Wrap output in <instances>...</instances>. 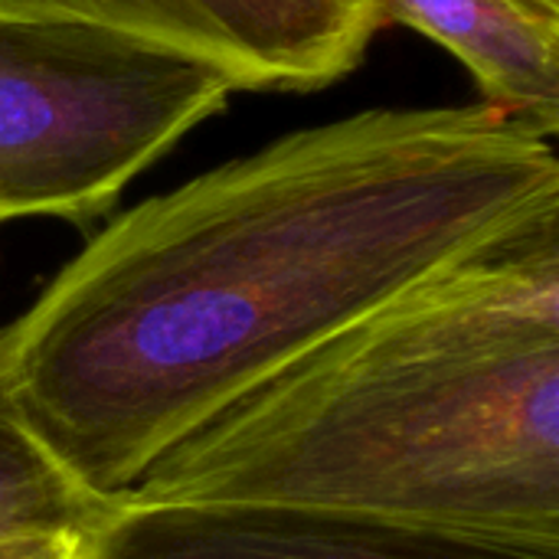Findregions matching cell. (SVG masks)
Wrapping results in <instances>:
<instances>
[{
    "mask_svg": "<svg viewBox=\"0 0 559 559\" xmlns=\"http://www.w3.org/2000/svg\"><path fill=\"white\" fill-rule=\"evenodd\" d=\"M550 216L554 141L488 102L298 128L108 219L0 328V396L121 501L337 331Z\"/></svg>",
    "mask_w": 559,
    "mask_h": 559,
    "instance_id": "1",
    "label": "cell"
},
{
    "mask_svg": "<svg viewBox=\"0 0 559 559\" xmlns=\"http://www.w3.org/2000/svg\"><path fill=\"white\" fill-rule=\"evenodd\" d=\"M121 501L559 550V216L337 331L167 449Z\"/></svg>",
    "mask_w": 559,
    "mask_h": 559,
    "instance_id": "2",
    "label": "cell"
},
{
    "mask_svg": "<svg viewBox=\"0 0 559 559\" xmlns=\"http://www.w3.org/2000/svg\"><path fill=\"white\" fill-rule=\"evenodd\" d=\"M233 85L128 36L0 10V223L92 226Z\"/></svg>",
    "mask_w": 559,
    "mask_h": 559,
    "instance_id": "3",
    "label": "cell"
},
{
    "mask_svg": "<svg viewBox=\"0 0 559 559\" xmlns=\"http://www.w3.org/2000/svg\"><path fill=\"white\" fill-rule=\"evenodd\" d=\"M98 26L223 75L233 92H318L347 79L383 26L380 0H0Z\"/></svg>",
    "mask_w": 559,
    "mask_h": 559,
    "instance_id": "4",
    "label": "cell"
},
{
    "mask_svg": "<svg viewBox=\"0 0 559 559\" xmlns=\"http://www.w3.org/2000/svg\"><path fill=\"white\" fill-rule=\"evenodd\" d=\"M95 559H559V550L298 511L118 501L95 534Z\"/></svg>",
    "mask_w": 559,
    "mask_h": 559,
    "instance_id": "5",
    "label": "cell"
},
{
    "mask_svg": "<svg viewBox=\"0 0 559 559\" xmlns=\"http://www.w3.org/2000/svg\"><path fill=\"white\" fill-rule=\"evenodd\" d=\"M383 23H403L452 52L481 102L544 138L559 128V10L540 0H380Z\"/></svg>",
    "mask_w": 559,
    "mask_h": 559,
    "instance_id": "6",
    "label": "cell"
},
{
    "mask_svg": "<svg viewBox=\"0 0 559 559\" xmlns=\"http://www.w3.org/2000/svg\"><path fill=\"white\" fill-rule=\"evenodd\" d=\"M115 508L118 501H105L79 485L0 396V540L95 537Z\"/></svg>",
    "mask_w": 559,
    "mask_h": 559,
    "instance_id": "7",
    "label": "cell"
},
{
    "mask_svg": "<svg viewBox=\"0 0 559 559\" xmlns=\"http://www.w3.org/2000/svg\"><path fill=\"white\" fill-rule=\"evenodd\" d=\"M0 559H95V537L85 534L13 537V540H0Z\"/></svg>",
    "mask_w": 559,
    "mask_h": 559,
    "instance_id": "8",
    "label": "cell"
},
{
    "mask_svg": "<svg viewBox=\"0 0 559 559\" xmlns=\"http://www.w3.org/2000/svg\"><path fill=\"white\" fill-rule=\"evenodd\" d=\"M540 3H547V7H557L559 10V0H540Z\"/></svg>",
    "mask_w": 559,
    "mask_h": 559,
    "instance_id": "9",
    "label": "cell"
}]
</instances>
